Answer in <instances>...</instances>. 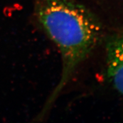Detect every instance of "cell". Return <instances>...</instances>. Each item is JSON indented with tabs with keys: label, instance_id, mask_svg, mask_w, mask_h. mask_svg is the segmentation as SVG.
<instances>
[{
	"label": "cell",
	"instance_id": "1",
	"mask_svg": "<svg viewBox=\"0 0 123 123\" xmlns=\"http://www.w3.org/2000/svg\"><path fill=\"white\" fill-rule=\"evenodd\" d=\"M35 15L61 55L60 80L38 116L49 112L78 67L98 45L103 28L99 19L77 0H35Z\"/></svg>",
	"mask_w": 123,
	"mask_h": 123
},
{
	"label": "cell",
	"instance_id": "2",
	"mask_svg": "<svg viewBox=\"0 0 123 123\" xmlns=\"http://www.w3.org/2000/svg\"><path fill=\"white\" fill-rule=\"evenodd\" d=\"M106 73L114 87L123 95V34L106 44Z\"/></svg>",
	"mask_w": 123,
	"mask_h": 123
}]
</instances>
